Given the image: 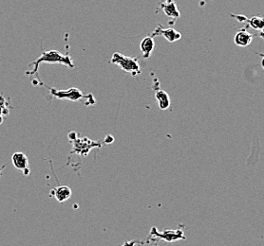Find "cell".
I'll return each mask as SVG.
<instances>
[{
  "label": "cell",
  "instance_id": "7c38bea8",
  "mask_svg": "<svg viewBox=\"0 0 264 246\" xmlns=\"http://www.w3.org/2000/svg\"><path fill=\"white\" fill-rule=\"evenodd\" d=\"M155 99L161 110H168L170 107L171 99L167 91L158 89L155 92Z\"/></svg>",
  "mask_w": 264,
  "mask_h": 246
},
{
  "label": "cell",
  "instance_id": "5b68a950",
  "mask_svg": "<svg viewBox=\"0 0 264 246\" xmlns=\"http://www.w3.org/2000/svg\"><path fill=\"white\" fill-rule=\"evenodd\" d=\"M72 134L73 136L72 139L70 138L71 141L72 142V145H73V149L72 151V154L74 153V154L86 157L94 148L100 149L102 147V143H100V142H95V141H93L92 139H88V138L79 139L76 137L75 132H72Z\"/></svg>",
  "mask_w": 264,
  "mask_h": 246
},
{
  "label": "cell",
  "instance_id": "3957f363",
  "mask_svg": "<svg viewBox=\"0 0 264 246\" xmlns=\"http://www.w3.org/2000/svg\"><path fill=\"white\" fill-rule=\"evenodd\" d=\"M109 62L111 64L118 65L124 72L131 74L133 77L140 75L142 72L140 63L137 58L125 56L120 52H114Z\"/></svg>",
  "mask_w": 264,
  "mask_h": 246
},
{
  "label": "cell",
  "instance_id": "7a4b0ae2",
  "mask_svg": "<svg viewBox=\"0 0 264 246\" xmlns=\"http://www.w3.org/2000/svg\"><path fill=\"white\" fill-rule=\"evenodd\" d=\"M49 90V96L51 98H55L58 100H68L71 102H78L81 100H87L86 104L87 106L94 105L96 103V101L93 96V94L84 95L83 92L76 87H72L68 90H56L54 88L48 87Z\"/></svg>",
  "mask_w": 264,
  "mask_h": 246
},
{
  "label": "cell",
  "instance_id": "9c48e42d",
  "mask_svg": "<svg viewBox=\"0 0 264 246\" xmlns=\"http://www.w3.org/2000/svg\"><path fill=\"white\" fill-rule=\"evenodd\" d=\"M160 7L163 10L164 14L171 19L177 20L181 16V13L176 5V2L173 0H170V1L164 0L163 2H161Z\"/></svg>",
  "mask_w": 264,
  "mask_h": 246
},
{
  "label": "cell",
  "instance_id": "9a60e30c",
  "mask_svg": "<svg viewBox=\"0 0 264 246\" xmlns=\"http://www.w3.org/2000/svg\"><path fill=\"white\" fill-rule=\"evenodd\" d=\"M6 168V165H3L1 168H0V177H1V175H2V171H3V169H5Z\"/></svg>",
  "mask_w": 264,
  "mask_h": 246
},
{
  "label": "cell",
  "instance_id": "4fadbf2b",
  "mask_svg": "<svg viewBox=\"0 0 264 246\" xmlns=\"http://www.w3.org/2000/svg\"><path fill=\"white\" fill-rule=\"evenodd\" d=\"M249 26L256 31H263L264 29V18L263 16H257L248 19Z\"/></svg>",
  "mask_w": 264,
  "mask_h": 246
},
{
  "label": "cell",
  "instance_id": "6da1fadb",
  "mask_svg": "<svg viewBox=\"0 0 264 246\" xmlns=\"http://www.w3.org/2000/svg\"><path fill=\"white\" fill-rule=\"evenodd\" d=\"M41 63H56V64H62L66 67L74 68V63L72 61V58L69 54H62L61 52L51 49L43 51V53L36 59L32 62L31 65H33V69L31 71H26V76H32L38 73V68Z\"/></svg>",
  "mask_w": 264,
  "mask_h": 246
},
{
  "label": "cell",
  "instance_id": "30bf717a",
  "mask_svg": "<svg viewBox=\"0 0 264 246\" xmlns=\"http://www.w3.org/2000/svg\"><path fill=\"white\" fill-rule=\"evenodd\" d=\"M254 35L250 33L247 29L243 28L238 31L234 37V43L238 46L240 47H246L250 46L253 41Z\"/></svg>",
  "mask_w": 264,
  "mask_h": 246
},
{
  "label": "cell",
  "instance_id": "2e32d148",
  "mask_svg": "<svg viewBox=\"0 0 264 246\" xmlns=\"http://www.w3.org/2000/svg\"><path fill=\"white\" fill-rule=\"evenodd\" d=\"M167 1H170V0H167Z\"/></svg>",
  "mask_w": 264,
  "mask_h": 246
},
{
  "label": "cell",
  "instance_id": "52a82bcc",
  "mask_svg": "<svg viewBox=\"0 0 264 246\" xmlns=\"http://www.w3.org/2000/svg\"><path fill=\"white\" fill-rule=\"evenodd\" d=\"M12 162L15 168L23 172L24 175H30V166L29 159L27 155L23 153L17 152L12 155Z\"/></svg>",
  "mask_w": 264,
  "mask_h": 246
},
{
  "label": "cell",
  "instance_id": "ba28073f",
  "mask_svg": "<svg viewBox=\"0 0 264 246\" xmlns=\"http://www.w3.org/2000/svg\"><path fill=\"white\" fill-rule=\"evenodd\" d=\"M72 195V190L68 185H58L52 188L49 192V196L54 197L57 202L64 203L69 200Z\"/></svg>",
  "mask_w": 264,
  "mask_h": 246
},
{
  "label": "cell",
  "instance_id": "8fae6325",
  "mask_svg": "<svg viewBox=\"0 0 264 246\" xmlns=\"http://www.w3.org/2000/svg\"><path fill=\"white\" fill-rule=\"evenodd\" d=\"M154 48H155V41H154V37H152L151 35L144 37L141 41L140 50L143 58H144V59L149 58L151 56Z\"/></svg>",
  "mask_w": 264,
  "mask_h": 246
},
{
  "label": "cell",
  "instance_id": "5bb4252c",
  "mask_svg": "<svg viewBox=\"0 0 264 246\" xmlns=\"http://www.w3.org/2000/svg\"><path fill=\"white\" fill-rule=\"evenodd\" d=\"M231 16L234 17V18H236L240 23H245V22L248 21V18L246 16H241V15H239V16H237V15H231Z\"/></svg>",
  "mask_w": 264,
  "mask_h": 246
},
{
  "label": "cell",
  "instance_id": "8992f818",
  "mask_svg": "<svg viewBox=\"0 0 264 246\" xmlns=\"http://www.w3.org/2000/svg\"><path fill=\"white\" fill-rule=\"evenodd\" d=\"M151 36H152V37H155V36H162V37H164L166 40H168V41L170 42V43L177 42V41H179V40L182 38L181 32L176 31V30L173 29V28L165 29L161 24H159V25L156 27L155 30L152 31Z\"/></svg>",
  "mask_w": 264,
  "mask_h": 246
},
{
  "label": "cell",
  "instance_id": "277c9868",
  "mask_svg": "<svg viewBox=\"0 0 264 246\" xmlns=\"http://www.w3.org/2000/svg\"><path fill=\"white\" fill-rule=\"evenodd\" d=\"M148 241H164L166 243H176L182 240H186L187 237L185 235V231L181 228L176 230H165L160 232L153 226L149 232Z\"/></svg>",
  "mask_w": 264,
  "mask_h": 246
}]
</instances>
